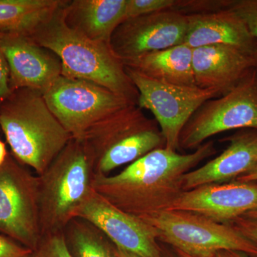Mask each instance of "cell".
<instances>
[{"mask_svg":"<svg viewBox=\"0 0 257 257\" xmlns=\"http://www.w3.org/2000/svg\"><path fill=\"white\" fill-rule=\"evenodd\" d=\"M216 152L211 140L189 154L157 149L117 175H95L93 189L120 210L143 219L170 210L184 192V175Z\"/></svg>","mask_w":257,"mask_h":257,"instance_id":"6da1fadb","label":"cell"},{"mask_svg":"<svg viewBox=\"0 0 257 257\" xmlns=\"http://www.w3.org/2000/svg\"><path fill=\"white\" fill-rule=\"evenodd\" d=\"M0 128L19 163L41 175L72 140L38 91L20 88L0 103Z\"/></svg>","mask_w":257,"mask_h":257,"instance_id":"7a4b0ae2","label":"cell"},{"mask_svg":"<svg viewBox=\"0 0 257 257\" xmlns=\"http://www.w3.org/2000/svg\"><path fill=\"white\" fill-rule=\"evenodd\" d=\"M29 37L60 58L62 75L84 79L138 104L139 92L110 45L94 41L65 23L63 7Z\"/></svg>","mask_w":257,"mask_h":257,"instance_id":"3957f363","label":"cell"},{"mask_svg":"<svg viewBox=\"0 0 257 257\" xmlns=\"http://www.w3.org/2000/svg\"><path fill=\"white\" fill-rule=\"evenodd\" d=\"M94 177L87 145L83 140L72 138L46 170L37 176L42 236L63 231L94 191Z\"/></svg>","mask_w":257,"mask_h":257,"instance_id":"277c9868","label":"cell"},{"mask_svg":"<svg viewBox=\"0 0 257 257\" xmlns=\"http://www.w3.org/2000/svg\"><path fill=\"white\" fill-rule=\"evenodd\" d=\"M82 140L92 157L96 175H109L121 166L165 148L156 120L147 117L138 104L126 106L101 120Z\"/></svg>","mask_w":257,"mask_h":257,"instance_id":"5b68a950","label":"cell"},{"mask_svg":"<svg viewBox=\"0 0 257 257\" xmlns=\"http://www.w3.org/2000/svg\"><path fill=\"white\" fill-rule=\"evenodd\" d=\"M156 232L157 241L194 257H211L222 251L257 257V245L232 224L191 211L167 210L143 218Z\"/></svg>","mask_w":257,"mask_h":257,"instance_id":"8992f818","label":"cell"},{"mask_svg":"<svg viewBox=\"0 0 257 257\" xmlns=\"http://www.w3.org/2000/svg\"><path fill=\"white\" fill-rule=\"evenodd\" d=\"M43 96L60 124L72 138L79 140L101 120L137 104L95 83L62 74Z\"/></svg>","mask_w":257,"mask_h":257,"instance_id":"52a82bcc","label":"cell"},{"mask_svg":"<svg viewBox=\"0 0 257 257\" xmlns=\"http://www.w3.org/2000/svg\"><path fill=\"white\" fill-rule=\"evenodd\" d=\"M257 130V72L249 74L224 95L206 101L179 137V150H197L208 139L233 130Z\"/></svg>","mask_w":257,"mask_h":257,"instance_id":"ba28073f","label":"cell"},{"mask_svg":"<svg viewBox=\"0 0 257 257\" xmlns=\"http://www.w3.org/2000/svg\"><path fill=\"white\" fill-rule=\"evenodd\" d=\"M0 231L34 252L42 239L38 177L12 154L0 166Z\"/></svg>","mask_w":257,"mask_h":257,"instance_id":"9c48e42d","label":"cell"},{"mask_svg":"<svg viewBox=\"0 0 257 257\" xmlns=\"http://www.w3.org/2000/svg\"><path fill=\"white\" fill-rule=\"evenodd\" d=\"M139 92L138 105L151 111L165 140V148L179 152L181 133L193 115L208 100L219 97L211 89L171 85L125 67Z\"/></svg>","mask_w":257,"mask_h":257,"instance_id":"30bf717a","label":"cell"},{"mask_svg":"<svg viewBox=\"0 0 257 257\" xmlns=\"http://www.w3.org/2000/svg\"><path fill=\"white\" fill-rule=\"evenodd\" d=\"M191 15L169 10L122 22L111 37L110 47L123 63L146 54L184 44Z\"/></svg>","mask_w":257,"mask_h":257,"instance_id":"8fae6325","label":"cell"},{"mask_svg":"<svg viewBox=\"0 0 257 257\" xmlns=\"http://www.w3.org/2000/svg\"><path fill=\"white\" fill-rule=\"evenodd\" d=\"M74 218L92 223L117 247L141 257H162L161 243L152 226L120 210L94 190L76 211Z\"/></svg>","mask_w":257,"mask_h":257,"instance_id":"7c38bea8","label":"cell"},{"mask_svg":"<svg viewBox=\"0 0 257 257\" xmlns=\"http://www.w3.org/2000/svg\"><path fill=\"white\" fill-rule=\"evenodd\" d=\"M257 209V182L231 181L209 184L185 191L170 210L191 211L230 224Z\"/></svg>","mask_w":257,"mask_h":257,"instance_id":"4fadbf2b","label":"cell"},{"mask_svg":"<svg viewBox=\"0 0 257 257\" xmlns=\"http://www.w3.org/2000/svg\"><path fill=\"white\" fill-rule=\"evenodd\" d=\"M1 42L12 91L28 88L43 94L62 75L60 58L30 37L1 32Z\"/></svg>","mask_w":257,"mask_h":257,"instance_id":"5bb4252c","label":"cell"},{"mask_svg":"<svg viewBox=\"0 0 257 257\" xmlns=\"http://www.w3.org/2000/svg\"><path fill=\"white\" fill-rule=\"evenodd\" d=\"M192 67L198 87L224 95L255 68L253 53L238 47L214 45L193 49Z\"/></svg>","mask_w":257,"mask_h":257,"instance_id":"9a60e30c","label":"cell"},{"mask_svg":"<svg viewBox=\"0 0 257 257\" xmlns=\"http://www.w3.org/2000/svg\"><path fill=\"white\" fill-rule=\"evenodd\" d=\"M221 141L229 145L221 155L184 175V192L206 184L234 181L257 163V130H239Z\"/></svg>","mask_w":257,"mask_h":257,"instance_id":"2e32d148","label":"cell"},{"mask_svg":"<svg viewBox=\"0 0 257 257\" xmlns=\"http://www.w3.org/2000/svg\"><path fill=\"white\" fill-rule=\"evenodd\" d=\"M184 44L191 48L231 45L253 53L257 41L244 23L229 9L191 15Z\"/></svg>","mask_w":257,"mask_h":257,"instance_id":"e0dca14e","label":"cell"},{"mask_svg":"<svg viewBox=\"0 0 257 257\" xmlns=\"http://www.w3.org/2000/svg\"><path fill=\"white\" fill-rule=\"evenodd\" d=\"M126 0H66L65 23L94 40L110 45L111 37L125 18Z\"/></svg>","mask_w":257,"mask_h":257,"instance_id":"ac0fdd59","label":"cell"},{"mask_svg":"<svg viewBox=\"0 0 257 257\" xmlns=\"http://www.w3.org/2000/svg\"><path fill=\"white\" fill-rule=\"evenodd\" d=\"M192 55L193 49L182 44L140 56L124 64L159 82L179 87H196Z\"/></svg>","mask_w":257,"mask_h":257,"instance_id":"d6986e66","label":"cell"},{"mask_svg":"<svg viewBox=\"0 0 257 257\" xmlns=\"http://www.w3.org/2000/svg\"><path fill=\"white\" fill-rule=\"evenodd\" d=\"M65 0H0V32L30 37Z\"/></svg>","mask_w":257,"mask_h":257,"instance_id":"ffe728a7","label":"cell"},{"mask_svg":"<svg viewBox=\"0 0 257 257\" xmlns=\"http://www.w3.org/2000/svg\"><path fill=\"white\" fill-rule=\"evenodd\" d=\"M63 234L72 257H117L114 243L85 219H72L64 228Z\"/></svg>","mask_w":257,"mask_h":257,"instance_id":"44dd1931","label":"cell"},{"mask_svg":"<svg viewBox=\"0 0 257 257\" xmlns=\"http://www.w3.org/2000/svg\"><path fill=\"white\" fill-rule=\"evenodd\" d=\"M177 0H126L125 20L173 10Z\"/></svg>","mask_w":257,"mask_h":257,"instance_id":"7402d4cb","label":"cell"},{"mask_svg":"<svg viewBox=\"0 0 257 257\" xmlns=\"http://www.w3.org/2000/svg\"><path fill=\"white\" fill-rule=\"evenodd\" d=\"M34 253L36 257H72L66 246L63 231L42 236Z\"/></svg>","mask_w":257,"mask_h":257,"instance_id":"603a6c76","label":"cell"},{"mask_svg":"<svg viewBox=\"0 0 257 257\" xmlns=\"http://www.w3.org/2000/svg\"><path fill=\"white\" fill-rule=\"evenodd\" d=\"M227 9L241 18L257 41V0H229Z\"/></svg>","mask_w":257,"mask_h":257,"instance_id":"cb8c5ba5","label":"cell"},{"mask_svg":"<svg viewBox=\"0 0 257 257\" xmlns=\"http://www.w3.org/2000/svg\"><path fill=\"white\" fill-rule=\"evenodd\" d=\"M33 253L30 248L0 234V257H31Z\"/></svg>","mask_w":257,"mask_h":257,"instance_id":"d4e9b609","label":"cell"},{"mask_svg":"<svg viewBox=\"0 0 257 257\" xmlns=\"http://www.w3.org/2000/svg\"><path fill=\"white\" fill-rule=\"evenodd\" d=\"M11 92L10 86L9 66L2 46L0 32V103L7 99Z\"/></svg>","mask_w":257,"mask_h":257,"instance_id":"484cf974","label":"cell"},{"mask_svg":"<svg viewBox=\"0 0 257 257\" xmlns=\"http://www.w3.org/2000/svg\"><path fill=\"white\" fill-rule=\"evenodd\" d=\"M230 224H232L240 232L257 245V222L247 218L240 216Z\"/></svg>","mask_w":257,"mask_h":257,"instance_id":"4316f807","label":"cell"},{"mask_svg":"<svg viewBox=\"0 0 257 257\" xmlns=\"http://www.w3.org/2000/svg\"><path fill=\"white\" fill-rule=\"evenodd\" d=\"M235 181H239V182H257V163L253 166V168L243 174V175L239 176Z\"/></svg>","mask_w":257,"mask_h":257,"instance_id":"83f0119b","label":"cell"},{"mask_svg":"<svg viewBox=\"0 0 257 257\" xmlns=\"http://www.w3.org/2000/svg\"><path fill=\"white\" fill-rule=\"evenodd\" d=\"M161 247H162V257H179L175 250L168 245L161 243Z\"/></svg>","mask_w":257,"mask_h":257,"instance_id":"f1b7e54d","label":"cell"},{"mask_svg":"<svg viewBox=\"0 0 257 257\" xmlns=\"http://www.w3.org/2000/svg\"><path fill=\"white\" fill-rule=\"evenodd\" d=\"M8 156V153L7 152L6 145L2 140H0V166L3 165Z\"/></svg>","mask_w":257,"mask_h":257,"instance_id":"f546056e","label":"cell"},{"mask_svg":"<svg viewBox=\"0 0 257 257\" xmlns=\"http://www.w3.org/2000/svg\"><path fill=\"white\" fill-rule=\"evenodd\" d=\"M174 249V248H173ZM175 250V249H174ZM175 252L177 253V256L179 257H194L189 256L187 253L182 252V251H178V250H175ZM211 257H229L228 255L227 252L226 251H219V252L216 253L215 255Z\"/></svg>","mask_w":257,"mask_h":257,"instance_id":"4dcf8cb0","label":"cell"},{"mask_svg":"<svg viewBox=\"0 0 257 257\" xmlns=\"http://www.w3.org/2000/svg\"><path fill=\"white\" fill-rule=\"evenodd\" d=\"M116 255L117 257H141L135 253L130 252V251H126V250L122 249V248L117 247L116 246Z\"/></svg>","mask_w":257,"mask_h":257,"instance_id":"1f68e13d","label":"cell"},{"mask_svg":"<svg viewBox=\"0 0 257 257\" xmlns=\"http://www.w3.org/2000/svg\"><path fill=\"white\" fill-rule=\"evenodd\" d=\"M242 216L257 222V209H253V210L248 211V212L246 213V214H245L244 215Z\"/></svg>","mask_w":257,"mask_h":257,"instance_id":"d6a6232c","label":"cell"},{"mask_svg":"<svg viewBox=\"0 0 257 257\" xmlns=\"http://www.w3.org/2000/svg\"><path fill=\"white\" fill-rule=\"evenodd\" d=\"M227 252L228 255L229 257H251L243 252H240V251H226Z\"/></svg>","mask_w":257,"mask_h":257,"instance_id":"836d02e7","label":"cell"},{"mask_svg":"<svg viewBox=\"0 0 257 257\" xmlns=\"http://www.w3.org/2000/svg\"><path fill=\"white\" fill-rule=\"evenodd\" d=\"M253 60H254L255 69L257 72V45L253 52Z\"/></svg>","mask_w":257,"mask_h":257,"instance_id":"e575fe53","label":"cell"},{"mask_svg":"<svg viewBox=\"0 0 257 257\" xmlns=\"http://www.w3.org/2000/svg\"><path fill=\"white\" fill-rule=\"evenodd\" d=\"M31 257H36V256L35 255V253H33V255H32Z\"/></svg>","mask_w":257,"mask_h":257,"instance_id":"d590c367","label":"cell"}]
</instances>
